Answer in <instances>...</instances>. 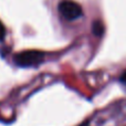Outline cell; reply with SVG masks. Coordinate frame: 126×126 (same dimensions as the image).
I'll return each instance as SVG.
<instances>
[{
    "label": "cell",
    "instance_id": "obj_1",
    "mask_svg": "<svg viewBox=\"0 0 126 126\" xmlns=\"http://www.w3.org/2000/svg\"><path fill=\"white\" fill-rule=\"evenodd\" d=\"M44 60V54L41 51H35V50H29L23 51L18 54L15 55V62L17 63L19 66H37V65L41 64Z\"/></svg>",
    "mask_w": 126,
    "mask_h": 126
},
{
    "label": "cell",
    "instance_id": "obj_2",
    "mask_svg": "<svg viewBox=\"0 0 126 126\" xmlns=\"http://www.w3.org/2000/svg\"><path fill=\"white\" fill-rule=\"evenodd\" d=\"M59 12L63 19L67 21H74L83 15L81 6L72 0H62L59 3Z\"/></svg>",
    "mask_w": 126,
    "mask_h": 126
},
{
    "label": "cell",
    "instance_id": "obj_3",
    "mask_svg": "<svg viewBox=\"0 0 126 126\" xmlns=\"http://www.w3.org/2000/svg\"><path fill=\"white\" fill-rule=\"evenodd\" d=\"M93 30H94V33H96V34H102V32H103V29H102V24L100 23V22H95L94 23V26H93Z\"/></svg>",
    "mask_w": 126,
    "mask_h": 126
},
{
    "label": "cell",
    "instance_id": "obj_4",
    "mask_svg": "<svg viewBox=\"0 0 126 126\" xmlns=\"http://www.w3.org/2000/svg\"><path fill=\"white\" fill-rule=\"evenodd\" d=\"M121 82L122 83H124V84L126 85V71L123 73V75H122V78H121Z\"/></svg>",
    "mask_w": 126,
    "mask_h": 126
}]
</instances>
